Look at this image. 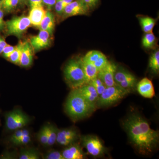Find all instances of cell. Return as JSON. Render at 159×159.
Returning <instances> with one entry per match:
<instances>
[{"instance_id": "4316f807", "label": "cell", "mask_w": 159, "mask_h": 159, "mask_svg": "<svg viewBox=\"0 0 159 159\" xmlns=\"http://www.w3.org/2000/svg\"><path fill=\"white\" fill-rule=\"evenodd\" d=\"M88 84L93 87L97 91V93L99 96L102 94V93L105 90L106 88L107 87L97 77L95 79L92 80L88 83Z\"/></svg>"}, {"instance_id": "8d00e7d4", "label": "cell", "mask_w": 159, "mask_h": 159, "mask_svg": "<svg viewBox=\"0 0 159 159\" xmlns=\"http://www.w3.org/2000/svg\"><path fill=\"white\" fill-rule=\"evenodd\" d=\"M56 0H43V4L45 5L49 10H51L55 5Z\"/></svg>"}, {"instance_id": "cb8c5ba5", "label": "cell", "mask_w": 159, "mask_h": 159, "mask_svg": "<svg viewBox=\"0 0 159 159\" xmlns=\"http://www.w3.org/2000/svg\"><path fill=\"white\" fill-rule=\"evenodd\" d=\"M156 38L153 32L146 33L142 41V46L146 48H150L155 43Z\"/></svg>"}, {"instance_id": "30bf717a", "label": "cell", "mask_w": 159, "mask_h": 159, "mask_svg": "<svg viewBox=\"0 0 159 159\" xmlns=\"http://www.w3.org/2000/svg\"><path fill=\"white\" fill-rule=\"evenodd\" d=\"M117 67L114 63L108 61L103 68L98 71L97 77L103 83L106 87L116 85L114 76Z\"/></svg>"}, {"instance_id": "44dd1931", "label": "cell", "mask_w": 159, "mask_h": 159, "mask_svg": "<svg viewBox=\"0 0 159 159\" xmlns=\"http://www.w3.org/2000/svg\"><path fill=\"white\" fill-rule=\"evenodd\" d=\"M24 42L20 43L16 46L14 51L10 55L8 60L15 64L19 65L21 55L22 51Z\"/></svg>"}, {"instance_id": "ba28073f", "label": "cell", "mask_w": 159, "mask_h": 159, "mask_svg": "<svg viewBox=\"0 0 159 159\" xmlns=\"http://www.w3.org/2000/svg\"><path fill=\"white\" fill-rule=\"evenodd\" d=\"M29 122V117L20 110L11 111L6 116V126L10 130L23 128Z\"/></svg>"}, {"instance_id": "60d3db41", "label": "cell", "mask_w": 159, "mask_h": 159, "mask_svg": "<svg viewBox=\"0 0 159 159\" xmlns=\"http://www.w3.org/2000/svg\"><path fill=\"white\" fill-rule=\"evenodd\" d=\"M3 29H4V28H3L2 25L0 24V31H2Z\"/></svg>"}, {"instance_id": "52a82bcc", "label": "cell", "mask_w": 159, "mask_h": 159, "mask_svg": "<svg viewBox=\"0 0 159 159\" xmlns=\"http://www.w3.org/2000/svg\"><path fill=\"white\" fill-rule=\"evenodd\" d=\"M114 80L117 85L130 92L134 90L138 84V80L134 75L122 68L117 67Z\"/></svg>"}, {"instance_id": "603a6c76", "label": "cell", "mask_w": 159, "mask_h": 159, "mask_svg": "<svg viewBox=\"0 0 159 159\" xmlns=\"http://www.w3.org/2000/svg\"><path fill=\"white\" fill-rule=\"evenodd\" d=\"M149 67L154 73L158 74L159 72V51H157L152 54L149 61Z\"/></svg>"}, {"instance_id": "7402d4cb", "label": "cell", "mask_w": 159, "mask_h": 159, "mask_svg": "<svg viewBox=\"0 0 159 159\" xmlns=\"http://www.w3.org/2000/svg\"><path fill=\"white\" fill-rule=\"evenodd\" d=\"M19 157L20 159H38L39 156L37 151L33 148H24L21 150Z\"/></svg>"}, {"instance_id": "d6a6232c", "label": "cell", "mask_w": 159, "mask_h": 159, "mask_svg": "<svg viewBox=\"0 0 159 159\" xmlns=\"http://www.w3.org/2000/svg\"><path fill=\"white\" fill-rule=\"evenodd\" d=\"M16 46H11L7 44L3 49L2 55L4 58L8 59L14 51Z\"/></svg>"}, {"instance_id": "5bb4252c", "label": "cell", "mask_w": 159, "mask_h": 159, "mask_svg": "<svg viewBox=\"0 0 159 159\" xmlns=\"http://www.w3.org/2000/svg\"><path fill=\"white\" fill-rule=\"evenodd\" d=\"M139 93L146 98H152L155 96V90L153 84L150 80L145 77L141 80L137 85Z\"/></svg>"}, {"instance_id": "7a4b0ae2", "label": "cell", "mask_w": 159, "mask_h": 159, "mask_svg": "<svg viewBox=\"0 0 159 159\" xmlns=\"http://www.w3.org/2000/svg\"><path fill=\"white\" fill-rule=\"evenodd\" d=\"M65 111L73 121L87 118L96 110L83 96L78 89H72L65 103Z\"/></svg>"}, {"instance_id": "9c48e42d", "label": "cell", "mask_w": 159, "mask_h": 159, "mask_svg": "<svg viewBox=\"0 0 159 159\" xmlns=\"http://www.w3.org/2000/svg\"><path fill=\"white\" fill-rule=\"evenodd\" d=\"M90 8L82 0H75L66 6L62 15L63 19L77 15H87Z\"/></svg>"}, {"instance_id": "8fae6325", "label": "cell", "mask_w": 159, "mask_h": 159, "mask_svg": "<svg viewBox=\"0 0 159 159\" xmlns=\"http://www.w3.org/2000/svg\"><path fill=\"white\" fill-rule=\"evenodd\" d=\"M51 35L47 31L40 30L37 35L32 36L29 43L33 50L38 51L49 47L51 43Z\"/></svg>"}, {"instance_id": "d590c367", "label": "cell", "mask_w": 159, "mask_h": 159, "mask_svg": "<svg viewBox=\"0 0 159 159\" xmlns=\"http://www.w3.org/2000/svg\"><path fill=\"white\" fill-rule=\"evenodd\" d=\"M29 5L31 9L34 7L43 6V0H29Z\"/></svg>"}, {"instance_id": "ab89813d", "label": "cell", "mask_w": 159, "mask_h": 159, "mask_svg": "<svg viewBox=\"0 0 159 159\" xmlns=\"http://www.w3.org/2000/svg\"><path fill=\"white\" fill-rule=\"evenodd\" d=\"M74 0H62L63 4L65 8L66 6L69 5V4L73 2Z\"/></svg>"}, {"instance_id": "f1b7e54d", "label": "cell", "mask_w": 159, "mask_h": 159, "mask_svg": "<svg viewBox=\"0 0 159 159\" xmlns=\"http://www.w3.org/2000/svg\"><path fill=\"white\" fill-rule=\"evenodd\" d=\"M38 140L42 145H47L48 144V125L43 126L40 130L38 136Z\"/></svg>"}, {"instance_id": "f546056e", "label": "cell", "mask_w": 159, "mask_h": 159, "mask_svg": "<svg viewBox=\"0 0 159 159\" xmlns=\"http://www.w3.org/2000/svg\"><path fill=\"white\" fill-rule=\"evenodd\" d=\"M15 131H16L14 133L11 135V139H10V141L13 144L17 141L18 139L21 138L23 136L30 134L29 131L27 130V129H17V130Z\"/></svg>"}, {"instance_id": "484cf974", "label": "cell", "mask_w": 159, "mask_h": 159, "mask_svg": "<svg viewBox=\"0 0 159 159\" xmlns=\"http://www.w3.org/2000/svg\"><path fill=\"white\" fill-rule=\"evenodd\" d=\"M102 52L98 51H89L85 56L82 57V59L89 62L94 64L97 62L98 59L103 55Z\"/></svg>"}, {"instance_id": "9a60e30c", "label": "cell", "mask_w": 159, "mask_h": 159, "mask_svg": "<svg viewBox=\"0 0 159 159\" xmlns=\"http://www.w3.org/2000/svg\"><path fill=\"white\" fill-rule=\"evenodd\" d=\"M78 89L87 101L92 106L97 108V103L99 95L93 87L87 84Z\"/></svg>"}, {"instance_id": "d6986e66", "label": "cell", "mask_w": 159, "mask_h": 159, "mask_svg": "<svg viewBox=\"0 0 159 159\" xmlns=\"http://www.w3.org/2000/svg\"><path fill=\"white\" fill-rule=\"evenodd\" d=\"M81 62L85 74L87 84H88L92 80L97 77L98 70L94 64L84 60L82 58H81Z\"/></svg>"}, {"instance_id": "1f68e13d", "label": "cell", "mask_w": 159, "mask_h": 159, "mask_svg": "<svg viewBox=\"0 0 159 159\" xmlns=\"http://www.w3.org/2000/svg\"><path fill=\"white\" fill-rule=\"evenodd\" d=\"M109 61L107 59V57L104 54L98 59L97 62L94 64V65L96 67L98 71L103 68L107 64Z\"/></svg>"}, {"instance_id": "74e56055", "label": "cell", "mask_w": 159, "mask_h": 159, "mask_svg": "<svg viewBox=\"0 0 159 159\" xmlns=\"http://www.w3.org/2000/svg\"><path fill=\"white\" fill-rule=\"evenodd\" d=\"M86 5H87L89 8H93L95 7L98 3L99 0H82Z\"/></svg>"}, {"instance_id": "8992f818", "label": "cell", "mask_w": 159, "mask_h": 159, "mask_svg": "<svg viewBox=\"0 0 159 159\" xmlns=\"http://www.w3.org/2000/svg\"><path fill=\"white\" fill-rule=\"evenodd\" d=\"M80 141L82 146L93 157H102L107 151L101 140L96 136L91 135L82 136L80 137Z\"/></svg>"}, {"instance_id": "7c38bea8", "label": "cell", "mask_w": 159, "mask_h": 159, "mask_svg": "<svg viewBox=\"0 0 159 159\" xmlns=\"http://www.w3.org/2000/svg\"><path fill=\"white\" fill-rule=\"evenodd\" d=\"M78 132L75 129H58L56 142L60 145L67 146L75 143L78 139Z\"/></svg>"}, {"instance_id": "b9f144b4", "label": "cell", "mask_w": 159, "mask_h": 159, "mask_svg": "<svg viewBox=\"0 0 159 159\" xmlns=\"http://www.w3.org/2000/svg\"><path fill=\"white\" fill-rule=\"evenodd\" d=\"M2 0H0V9H2Z\"/></svg>"}, {"instance_id": "277c9868", "label": "cell", "mask_w": 159, "mask_h": 159, "mask_svg": "<svg viewBox=\"0 0 159 159\" xmlns=\"http://www.w3.org/2000/svg\"><path fill=\"white\" fill-rule=\"evenodd\" d=\"M130 93L128 90L116 85L107 87L105 90L99 96L97 107H106L119 102Z\"/></svg>"}, {"instance_id": "e0dca14e", "label": "cell", "mask_w": 159, "mask_h": 159, "mask_svg": "<svg viewBox=\"0 0 159 159\" xmlns=\"http://www.w3.org/2000/svg\"><path fill=\"white\" fill-rule=\"evenodd\" d=\"M47 12L43 6L31 8L28 17L31 25L35 27H39L42 21Z\"/></svg>"}, {"instance_id": "f35d334b", "label": "cell", "mask_w": 159, "mask_h": 159, "mask_svg": "<svg viewBox=\"0 0 159 159\" xmlns=\"http://www.w3.org/2000/svg\"><path fill=\"white\" fill-rule=\"evenodd\" d=\"M7 44L4 39L0 36V54H2L3 49Z\"/></svg>"}, {"instance_id": "2e32d148", "label": "cell", "mask_w": 159, "mask_h": 159, "mask_svg": "<svg viewBox=\"0 0 159 159\" xmlns=\"http://www.w3.org/2000/svg\"><path fill=\"white\" fill-rule=\"evenodd\" d=\"M33 48L28 42H24L19 65L28 67L32 65L33 60Z\"/></svg>"}, {"instance_id": "4fadbf2b", "label": "cell", "mask_w": 159, "mask_h": 159, "mask_svg": "<svg viewBox=\"0 0 159 159\" xmlns=\"http://www.w3.org/2000/svg\"><path fill=\"white\" fill-rule=\"evenodd\" d=\"M61 153L64 159H83L86 158L81 146L76 143L67 146Z\"/></svg>"}, {"instance_id": "ac0fdd59", "label": "cell", "mask_w": 159, "mask_h": 159, "mask_svg": "<svg viewBox=\"0 0 159 159\" xmlns=\"http://www.w3.org/2000/svg\"><path fill=\"white\" fill-rule=\"evenodd\" d=\"M38 28L40 30L47 31L51 35L53 34L55 28V18L54 15L50 10L47 11Z\"/></svg>"}, {"instance_id": "6da1fadb", "label": "cell", "mask_w": 159, "mask_h": 159, "mask_svg": "<svg viewBox=\"0 0 159 159\" xmlns=\"http://www.w3.org/2000/svg\"><path fill=\"white\" fill-rule=\"evenodd\" d=\"M123 126L131 142L139 153L149 154L157 148L158 131L151 128L148 122L139 114H130L123 122Z\"/></svg>"}, {"instance_id": "836d02e7", "label": "cell", "mask_w": 159, "mask_h": 159, "mask_svg": "<svg viewBox=\"0 0 159 159\" xmlns=\"http://www.w3.org/2000/svg\"><path fill=\"white\" fill-rule=\"evenodd\" d=\"M54 6L56 13L58 15L62 16L65 9L62 0H56Z\"/></svg>"}, {"instance_id": "4dcf8cb0", "label": "cell", "mask_w": 159, "mask_h": 159, "mask_svg": "<svg viewBox=\"0 0 159 159\" xmlns=\"http://www.w3.org/2000/svg\"><path fill=\"white\" fill-rule=\"evenodd\" d=\"M44 159H64L62 153L58 151L51 150L48 152L45 156Z\"/></svg>"}, {"instance_id": "e575fe53", "label": "cell", "mask_w": 159, "mask_h": 159, "mask_svg": "<svg viewBox=\"0 0 159 159\" xmlns=\"http://www.w3.org/2000/svg\"><path fill=\"white\" fill-rule=\"evenodd\" d=\"M31 138L30 134L23 136L21 138L18 139L14 144L16 145H25L31 142Z\"/></svg>"}, {"instance_id": "83f0119b", "label": "cell", "mask_w": 159, "mask_h": 159, "mask_svg": "<svg viewBox=\"0 0 159 159\" xmlns=\"http://www.w3.org/2000/svg\"><path fill=\"white\" fill-rule=\"evenodd\" d=\"M19 0H2V9L6 12H11L17 6Z\"/></svg>"}, {"instance_id": "5b68a950", "label": "cell", "mask_w": 159, "mask_h": 159, "mask_svg": "<svg viewBox=\"0 0 159 159\" xmlns=\"http://www.w3.org/2000/svg\"><path fill=\"white\" fill-rule=\"evenodd\" d=\"M31 25L29 17L22 15L15 16L5 22V29L7 35L20 37Z\"/></svg>"}, {"instance_id": "d4e9b609", "label": "cell", "mask_w": 159, "mask_h": 159, "mask_svg": "<svg viewBox=\"0 0 159 159\" xmlns=\"http://www.w3.org/2000/svg\"><path fill=\"white\" fill-rule=\"evenodd\" d=\"M58 129L53 125H48V139L47 145L51 146L55 144L57 139Z\"/></svg>"}, {"instance_id": "3957f363", "label": "cell", "mask_w": 159, "mask_h": 159, "mask_svg": "<svg viewBox=\"0 0 159 159\" xmlns=\"http://www.w3.org/2000/svg\"><path fill=\"white\" fill-rule=\"evenodd\" d=\"M64 74L67 83L72 89L87 84L81 58L69 61L64 69Z\"/></svg>"}, {"instance_id": "ffe728a7", "label": "cell", "mask_w": 159, "mask_h": 159, "mask_svg": "<svg viewBox=\"0 0 159 159\" xmlns=\"http://www.w3.org/2000/svg\"><path fill=\"white\" fill-rule=\"evenodd\" d=\"M143 31L145 33L152 32L156 24V20L152 18L145 16L139 18Z\"/></svg>"}]
</instances>
